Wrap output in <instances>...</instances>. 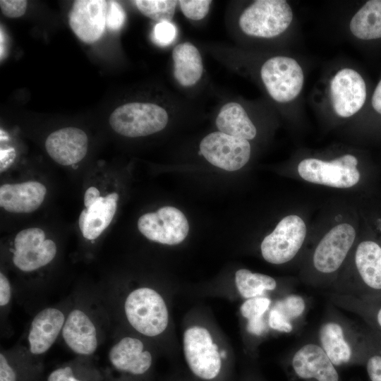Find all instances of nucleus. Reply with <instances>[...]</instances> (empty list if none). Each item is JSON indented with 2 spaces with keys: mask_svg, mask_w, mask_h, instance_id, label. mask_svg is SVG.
<instances>
[{
  "mask_svg": "<svg viewBox=\"0 0 381 381\" xmlns=\"http://www.w3.org/2000/svg\"><path fill=\"white\" fill-rule=\"evenodd\" d=\"M358 236L357 225L349 218H342L331 225L303 259L301 280L313 288L329 289Z\"/></svg>",
  "mask_w": 381,
  "mask_h": 381,
  "instance_id": "nucleus-1",
  "label": "nucleus"
},
{
  "mask_svg": "<svg viewBox=\"0 0 381 381\" xmlns=\"http://www.w3.org/2000/svg\"><path fill=\"white\" fill-rule=\"evenodd\" d=\"M329 293L361 299L381 297V246L373 236H358Z\"/></svg>",
  "mask_w": 381,
  "mask_h": 381,
  "instance_id": "nucleus-2",
  "label": "nucleus"
},
{
  "mask_svg": "<svg viewBox=\"0 0 381 381\" xmlns=\"http://www.w3.org/2000/svg\"><path fill=\"white\" fill-rule=\"evenodd\" d=\"M316 337L318 344L337 368L364 365L368 353L365 328L356 325L330 302Z\"/></svg>",
  "mask_w": 381,
  "mask_h": 381,
  "instance_id": "nucleus-3",
  "label": "nucleus"
},
{
  "mask_svg": "<svg viewBox=\"0 0 381 381\" xmlns=\"http://www.w3.org/2000/svg\"><path fill=\"white\" fill-rule=\"evenodd\" d=\"M184 358L195 381H226L229 375L226 350H219L211 332L193 325L183 334Z\"/></svg>",
  "mask_w": 381,
  "mask_h": 381,
  "instance_id": "nucleus-4",
  "label": "nucleus"
},
{
  "mask_svg": "<svg viewBox=\"0 0 381 381\" xmlns=\"http://www.w3.org/2000/svg\"><path fill=\"white\" fill-rule=\"evenodd\" d=\"M107 381H151L154 356L143 341L133 336L120 338L109 349Z\"/></svg>",
  "mask_w": 381,
  "mask_h": 381,
  "instance_id": "nucleus-5",
  "label": "nucleus"
},
{
  "mask_svg": "<svg viewBox=\"0 0 381 381\" xmlns=\"http://www.w3.org/2000/svg\"><path fill=\"white\" fill-rule=\"evenodd\" d=\"M123 312L128 325L147 337H156L167 328L169 314L162 296L147 286L136 288L125 298Z\"/></svg>",
  "mask_w": 381,
  "mask_h": 381,
  "instance_id": "nucleus-6",
  "label": "nucleus"
},
{
  "mask_svg": "<svg viewBox=\"0 0 381 381\" xmlns=\"http://www.w3.org/2000/svg\"><path fill=\"white\" fill-rule=\"evenodd\" d=\"M296 171L298 176L308 183L337 189L353 188L362 179L358 160L351 154L330 160L305 158L298 164Z\"/></svg>",
  "mask_w": 381,
  "mask_h": 381,
  "instance_id": "nucleus-7",
  "label": "nucleus"
},
{
  "mask_svg": "<svg viewBox=\"0 0 381 381\" xmlns=\"http://www.w3.org/2000/svg\"><path fill=\"white\" fill-rule=\"evenodd\" d=\"M288 381H344L316 340L304 341L282 360Z\"/></svg>",
  "mask_w": 381,
  "mask_h": 381,
  "instance_id": "nucleus-8",
  "label": "nucleus"
},
{
  "mask_svg": "<svg viewBox=\"0 0 381 381\" xmlns=\"http://www.w3.org/2000/svg\"><path fill=\"white\" fill-rule=\"evenodd\" d=\"M307 236L308 227L304 219L297 214H287L262 241L261 255L270 264L289 263L300 255Z\"/></svg>",
  "mask_w": 381,
  "mask_h": 381,
  "instance_id": "nucleus-9",
  "label": "nucleus"
},
{
  "mask_svg": "<svg viewBox=\"0 0 381 381\" xmlns=\"http://www.w3.org/2000/svg\"><path fill=\"white\" fill-rule=\"evenodd\" d=\"M293 20V12L286 1L258 0L241 14L238 24L249 36L272 38L284 32Z\"/></svg>",
  "mask_w": 381,
  "mask_h": 381,
  "instance_id": "nucleus-10",
  "label": "nucleus"
},
{
  "mask_svg": "<svg viewBox=\"0 0 381 381\" xmlns=\"http://www.w3.org/2000/svg\"><path fill=\"white\" fill-rule=\"evenodd\" d=\"M168 114L162 107L147 102H131L117 107L110 115L109 123L123 136H146L164 129Z\"/></svg>",
  "mask_w": 381,
  "mask_h": 381,
  "instance_id": "nucleus-11",
  "label": "nucleus"
},
{
  "mask_svg": "<svg viewBox=\"0 0 381 381\" xmlns=\"http://www.w3.org/2000/svg\"><path fill=\"white\" fill-rule=\"evenodd\" d=\"M260 75L272 98L282 103L295 99L304 82L303 72L298 63L283 56L267 60L261 67Z\"/></svg>",
  "mask_w": 381,
  "mask_h": 381,
  "instance_id": "nucleus-12",
  "label": "nucleus"
},
{
  "mask_svg": "<svg viewBox=\"0 0 381 381\" xmlns=\"http://www.w3.org/2000/svg\"><path fill=\"white\" fill-rule=\"evenodd\" d=\"M10 250L13 265L20 271L32 272L50 263L57 248L54 241L45 238L42 229L30 228L18 233Z\"/></svg>",
  "mask_w": 381,
  "mask_h": 381,
  "instance_id": "nucleus-13",
  "label": "nucleus"
},
{
  "mask_svg": "<svg viewBox=\"0 0 381 381\" xmlns=\"http://www.w3.org/2000/svg\"><path fill=\"white\" fill-rule=\"evenodd\" d=\"M138 228L149 240L169 246L184 241L189 230L188 220L183 212L171 206L142 215L138 219Z\"/></svg>",
  "mask_w": 381,
  "mask_h": 381,
  "instance_id": "nucleus-14",
  "label": "nucleus"
},
{
  "mask_svg": "<svg viewBox=\"0 0 381 381\" xmlns=\"http://www.w3.org/2000/svg\"><path fill=\"white\" fill-rule=\"evenodd\" d=\"M200 152L212 165L234 171L247 164L251 148L248 140L217 131L208 134L202 140Z\"/></svg>",
  "mask_w": 381,
  "mask_h": 381,
  "instance_id": "nucleus-15",
  "label": "nucleus"
},
{
  "mask_svg": "<svg viewBox=\"0 0 381 381\" xmlns=\"http://www.w3.org/2000/svg\"><path fill=\"white\" fill-rule=\"evenodd\" d=\"M330 94L336 114L340 117H349L357 113L365 102V83L357 71L344 68L332 79Z\"/></svg>",
  "mask_w": 381,
  "mask_h": 381,
  "instance_id": "nucleus-16",
  "label": "nucleus"
},
{
  "mask_svg": "<svg viewBox=\"0 0 381 381\" xmlns=\"http://www.w3.org/2000/svg\"><path fill=\"white\" fill-rule=\"evenodd\" d=\"M61 337L75 354L87 357L99 346V331L95 320L84 308L77 307L66 315Z\"/></svg>",
  "mask_w": 381,
  "mask_h": 381,
  "instance_id": "nucleus-17",
  "label": "nucleus"
},
{
  "mask_svg": "<svg viewBox=\"0 0 381 381\" xmlns=\"http://www.w3.org/2000/svg\"><path fill=\"white\" fill-rule=\"evenodd\" d=\"M108 1L78 0L69 13V25L75 35L85 43H93L103 35Z\"/></svg>",
  "mask_w": 381,
  "mask_h": 381,
  "instance_id": "nucleus-18",
  "label": "nucleus"
},
{
  "mask_svg": "<svg viewBox=\"0 0 381 381\" xmlns=\"http://www.w3.org/2000/svg\"><path fill=\"white\" fill-rule=\"evenodd\" d=\"M66 315L59 308L47 307L38 312L30 325L27 343L30 355L46 353L63 329Z\"/></svg>",
  "mask_w": 381,
  "mask_h": 381,
  "instance_id": "nucleus-19",
  "label": "nucleus"
},
{
  "mask_svg": "<svg viewBox=\"0 0 381 381\" xmlns=\"http://www.w3.org/2000/svg\"><path fill=\"white\" fill-rule=\"evenodd\" d=\"M86 133L75 127H66L52 133L45 147L49 155L58 164L73 165L81 161L87 152Z\"/></svg>",
  "mask_w": 381,
  "mask_h": 381,
  "instance_id": "nucleus-20",
  "label": "nucleus"
},
{
  "mask_svg": "<svg viewBox=\"0 0 381 381\" xmlns=\"http://www.w3.org/2000/svg\"><path fill=\"white\" fill-rule=\"evenodd\" d=\"M46 193V187L38 181L4 184L0 187V205L9 212H32L41 205Z\"/></svg>",
  "mask_w": 381,
  "mask_h": 381,
  "instance_id": "nucleus-21",
  "label": "nucleus"
},
{
  "mask_svg": "<svg viewBox=\"0 0 381 381\" xmlns=\"http://www.w3.org/2000/svg\"><path fill=\"white\" fill-rule=\"evenodd\" d=\"M118 199L116 193L100 196L92 206L81 212L79 227L84 238L93 241L108 227L116 213Z\"/></svg>",
  "mask_w": 381,
  "mask_h": 381,
  "instance_id": "nucleus-22",
  "label": "nucleus"
},
{
  "mask_svg": "<svg viewBox=\"0 0 381 381\" xmlns=\"http://www.w3.org/2000/svg\"><path fill=\"white\" fill-rule=\"evenodd\" d=\"M174 75L180 85H194L201 78L203 65L200 52L193 44L183 42L177 44L172 51Z\"/></svg>",
  "mask_w": 381,
  "mask_h": 381,
  "instance_id": "nucleus-23",
  "label": "nucleus"
},
{
  "mask_svg": "<svg viewBox=\"0 0 381 381\" xmlns=\"http://www.w3.org/2000/svg\"><path fill=\"white\" fill-rule=\"evenodd\" d=\"M216 125L220 132L247 140L253 139L257 133L245 109L236 102L227 103L221 108Z\"/></svg>",
  "mask_w": 381,
  "mask_h": 381,
  "instance_id": "nucleus-24",
  "label": "nucleus"
},
{
  "mask_svg": "<svg viewBox=\"0 0 381 381\" xmlns=\"http://www.w3.org/2000/svg\"><path fill=\"white\" fill-rule=\"evenodd\" d=\"M329 302L339 309L358 315L365 320L370 328L381 334V297L361 299L329 293Z\"/></svg>",
  "mask_w": 381,
  "mask_h": 381,
  "instance_id": "nucleus-25",
  "label": "nucleus"
},
{
  "mask_svg": "<svg viewBox=\"0 0 381 381\" xmlns=\"http://www.w3.org/2000/svg\"><path fill=\"white\" fill-rule=\"evenodd\" d=\"M349 28L361 40L380 38L381 0L368 1L353 16Z\"/></svg>",
  "mask_w": 381,
  "mask_h": 381,
  "instance_id": "nucleus-26",
  "label": "nucleus"
},
{
  "mask_svg": "<svg viewBox=\"0 0 381 381\" xmlns=\"http://www.w3.org/2000/svg\"><path fill=\"white\" fill-rule=\"evenodd\" d=\"M235 284L240 296L246 299L267 296L277 289V280L272 277L248 269H240L235 273Z\"/></svg>",
  "mask_w": 381,
  "mask_h": 381,
  "instance_id": "nucleus-27",
  "label": "nucleus"
},
{
  "mask_svg": "<svg viewBox=\"0 0 381 381\" xmlns=\"http://www.w3.org/2000/svg\"><path fill=\"white\" fill-rule=\"evenodd\" d=\"M104 375L90 364L74 361L61 365L47 375L45 381H104Z\"/></svg>",
  "mask_w": 381,
  "mask_h": 381,
  "instance_id": "nucleus-28",
  "label": "nucleus"
},
{
  "mask_svg": "<svg viewBox=\"0 0 381 381\" xmlns=\"http://www.w3.org/2000/svg\"><path fill=\"white\" fill-rule=\"evenodd\" d=\"M39 366L28 360H16L0 353V381H40Z\"/></svg>",
  "mask_w": 381,
  "mask_h": 381,
  "instance_id": "nucleus-29",
  "label": "nucleus"
},
{
  "mask_svg": "<svg viewBox=\"0 0 381 381\" xmlns=\"http://www.w3.org/2000/svg\"><path fill=\"white\" fill-rule=\"evenodd\" d=\"M272 306L297 327L304 319L308 310V301L300 294L288 293L276 300Z\"/></svg>",
  "mask_w": 381,
  "mask_h": 381,
  "instance_id": "nucleus-30",
  "label": "nucleus"
},
{
  "mask_svg": "<svg viewBox=\"0 0 381 381\" xmlns=\"http://www.w3.org/2000/svg\"><path fill=\"white\" fill-rule=\"evenodd\" d=\"M368 353L365 360L370 381H381V334L371 328H366Z\"/></svg>",
  "mask_w": 381,
  "mask_h": 381,
  "instance_id": "nucleus-31",
  "label": "nucleus"
},
{
  "mask_svg": "<svg viewBox=\"0 0 381 381\" xmlns=\"http://www.w3.org/2000/svg\"><path fill=\"white\" fill-rule=\"evenodd\" d=\"M144 16L160 22L170 21L175 13L178 1L173 0H136L133 1Z\"/></svg>",
  "mask_w": 381,
  "mask_h": 381,
  "instance_id": "nucleus-32",
  "label": "nucleus"
},
{
  "mask_svg": "<svg viewBox=\"0 0 381 381\" xmlns=\"http://www.w3.org/2000/svg\"><path fill=\"white\" fill-rule=\"evenodd\" d=\"M272 303L268 296L246 299L240 307L241 315L246 320L266 317Z\"/></svg>",
  "mask_w": 381,
  "mask_h": 381,
  "instance_id": "nucleus-33",
  "label": "nucleus"
},
{
  "mask_svg": "<svg viewBox=\"0 0 381 381\" xmlns=\"http://www.w3.org/2000/svg\"><path fill=\"white\" fill-rule=\"evenodd\" d=\"M212 4V1L208 0H181L179 1L180 8L183 15L194 20L204 18Z\"/></svg>",
  "mask_w": 381,
  "mask_h": 381,
  "instance_id": "nucleus-34",
  "label": "nucleus"
},
{
  "mask_svg": "<svg viewBox=\"0 0 381 381\" xmlns=\"http://www.w3.org/2000/svg\"><path fill=\"white\" fill-rule=\"evenodd\" d=\"M267 324L270 329L280 333L289 334L296 328L291 322L288 320L279 310L272 306L267 313Z\"/></svg>",
  "mask_w": 381,
  "mask_h": 381,
  "instance_id": "nucleus-35",
  "label": "nucleus"
},
{
  "mask_svg": "<svg viewBox=\"0 0 381 381\" xmlns=\"http://www.w3.org/2000/svg\"><path fill=\"white\" fill-rule=\"evenodd\" d=\"M126 20V13L121 6L116 1H108L106 16V25L112 31L121 28Z\"/></svg>",
  "mask_w": 381,
  "mask_h": 381,
  "instance_id": "nucleus-36",
  "label": "nucleus"
},
{
  "mask_svg": "<svg viewBox=\"0 0 381 381\" xmlns=\"http://www.w3.org/2000/svg\"><path fill=\"white\" fill-rule=\"evenodd\" d=\"M176 35V27L169 21L158 23L154 28L153 37L155 42L160 45L164 46L171 43Z\"/></svg>",
  "mask_w": 381,
  "mask_h": 381,
  "instance_id": "nucleus-37",
  "label": "nucleus"
},
{
  "mask_svg": "<svg viewBox=\"0 0 381 381\" xmlns=\"http://www.w3.org/2000/svg\"><path fill=\"white\" fill-rule=\"evenodd\" d=\"M28 1L25 0H1L2 13L8 18H18L24 15Z\"/></svg>",
  "mask_w": 381,
  "mask_h": 381,
  "instance_id": "nucleus-38",
  "label": "nucleus"
},
{
  "mask_svg": "<svg viewBox=\"0 0 381 381\" xmlns=\"http://www.w3.org/2000/svg\"><path fill=\"white\" fill-rule=\"evenodd\" d=\"M246 332L253 337L262 338L269 330L267 315L266 317L246 320Z\"/></svg>",
  "mask_w": 381,
  "mask_h": 381,
  "instance_id": "nucleus-39",
  "label": "nucleus"
},
{
  "mask_svg": "<svg viewBox=\"0 0 381 381\" xmlns=\"http://www.w3.org/2000/svg\"><path fill=\"white\" fill-rule=\"evenodd\" d=\"M12 298V289L10 282L7 277L2 272L0 273V306L1 308H6L11 302Z\"/></svg>",
  "mask_w": 381,
  "mask_h": 381,
  "instance_id": "nucleus-40",
  "label": "nucleus"
},
{
  "mask_svg": "<svg viewBox=\"0 0 381 381\" xmlns=\"http://www.w3.org/2000/svg\"><path fill=\"white\" fill-rule=\"evenodd\" d=\"M15 157L13 148L1 149V171H4L13 162Z\"/></svg>",
  "mask_w": 381,
  "mask_h": 381,
  "instance_id": "nucleus-41",
  "label": "nucleus"
},
{
  "mask_svg": "<svg viewBox=\"0 0 381 381\" xmlns=\"http://www.w3.org/2000/svg\"><path fill=\"white\" fill-rule=\"evenodd\" d=\"M99 197V192L97 188L94 186L88 188L84 195V205L86 208H89L96 202Z\"/></svg>",
  "mask_w": 381,
  "mask_h": 381,
  "instance_id": "nucleus-42",
  "label": "nucleus"
},
{
  "mask_svg": "<svg viewBox=\"0 0 381 381\" xmlns=\"http://www.w3.org/2000/svg\"><path fill=\"white\" fill-rule=\"evenodd\" d=\"M372 105L374 109L381 114V80L378 83L373 95Z\"/></svg>",
  "mask_w": 381,
  "mask_h": 381,
  "instance_id": "nucleus-43",
  "label": "nucleus"
},
{
  "mask_svg": "<svg viewBox=\"0 0 381 381\" xmlns=\"http://www.w3.org/2000/svg\"><path fill=\"white\" fill-rule=\"evenodd\" d=\"M241 381H265L256 370H247L241 377Z\"/></svg>",
  "mask_w": 381,
  "mask_h": 381,
  "instance_id": "nucleus-44",
  "label": "nucleus"
},
{
  "mask_svg": "<svg viewBox=\"0 0 381 381\" xmlns=\"http://www.w3.org/2000/svg\"><path fill=\"white\" fill-rule=\"evenodd\" d=\"M378 224H379V226H378V228L380 229V236L379 238H376L377 240V241L379 242V243L380 244L381 246V219H378Z\"/></svg>",
  "mask_w": 381,
  "mask_h": 381,
  "instance_id": "nucleus-45",
  "label": "nucleus"
},
{
  "mask_svg": "<svg viewBox=\"0 0 381 381\" xmlns=\"http://www.w3.org/2000/svg\"><path fill=\"white\" fill-rule=\"evenodd\" d=\"M169 381H195L194 379H187V378H175L173 380H171Z\"/></svg>",
  "mask_w": 381,
  "mask_h": 381,
  "instance_id": "nucleus-46",
  "label": "nucleus"
}]
</instances>
